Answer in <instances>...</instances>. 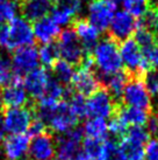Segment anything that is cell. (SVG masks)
Instances as JSON below:
<instances>
[{
	"label": "cell",
	"mask_w": 158,
	"mask_h": 160,
	"mask_svg": "<svg viewBox=\"0 0 158 160\" xmlns=\"http://www.w3.org/2000/svg\"><path fill=\"white\" fill-rule=\"evenodd\" d=\"M91 56L93 66L97 67L99 75H113L122 68L118 42L109 36L98 42L91 53Z\"/></svg>",
	"instance_id": "1"
},
{
	"label": "cell",
	"mask_w": 158,
	"mask_h": 160,
	"mask_svg": "<svg viewBox=\"0 0 158 160\" xmlns=\"http://www.w3.org/2000/svg\"><path fill=\"white\" fill-rule=\"evenodd\" d=\"M118 53L122 64L126 66V71L130 76L142 77L146 71L151 69L149 62L142 53V49L134 39H127L121 42Z\"/></svg>",
	"instance_id": "2"
},
{
	"label": "cell",
	"mask_w": 158,
	"mask_h": 160,
	"mask_svg": "<svg viewBox=\"0 0 158 160\" xmlns=\"http://www.w3.org/2000/svg\"><path fill=\"white\" fill-rule=\"evenodd\" d=\"M84 131L83 128H73L69 132L61 134L56 140L57 160H83L85 157L81 151Z\"/></svg>",
	"instance_id": "3"
},
{
	"label": "cell",
	"mask_w": 158,
	"mask_h": 160,
	"mask_svg": "<svg viewBox=\"0 0 158 160\" xmlns=\"http://www.w3.org/2000/svg\"><path fill=\"white\" fill-rule=\"evenodd\" d=\"M121 104L116 103L105 88L99 89L88 96L86 101V113L91 118H110L115 115Z\"/></svg>",
	"instance_id": "4"
},
{
	"label": "cell",
	"mask_w": 158,
	"mask_h": 160,
	"mask_svg": "<svg viewBox=\"0 0 158 160\" xmlns=\"http://www.w3.org/2000/svg\"><path fill=\"white\" fill-rule=\"evenodd\" d=\"M127 107L142 109L148 112L152 110V102L151 96L149 95L148 90L145 89L142 77L132 76L128 81L126 88L123 90L122 99H121Z\"/></svg>",
	"instance_id": "5"
},
{
	"label": "cell",
	"mask_w": 158,
	"mask_h": 160,
	"mask_svg": "<svg viewBox=\"0 0 158 160\" xmlns=\"http://www.w3.org/2000/svg\"><path fill=\"white\" fill-rule=\"evenodd\" d=\"M58 38H59V41L57 46L59 50V56H62L64 61L69 62L72 66H80L83 63L84 58L88 54L84 50L83 46L73 29L66 28L65 31L61 32Z\"/></svg>",
	"instance_id": "6"
},
{
	"label": "cell",
	"mask_w": 158,
	"mask_h": 160,
	"mask_svg": "<svg viewBox=\"0 0 158 160\" xmlns=\"http://www.w3.org/2000/svg\"><path fill=\"white\" fill-rule=\"evenodd\" d=\"M8 35L5 48L8 50H15L25 46H33L34 42V33L33 26L29 21L23 18H15L9 21Z\"/></svg>",
	"instance_id": "7"
},
{
	"label": "cell",
	"mask_w": 158,
	"mask_h": 160,
	"mask_svg": "<svg viewBox=\"0 0 158 160\" xmlns=\"http://www.w3.org/2000/svg\"><path fill=\"white\" fill-rule=\"evenodd\" d=\"M116 4L112 0H91L87 7L88 22L99 32H105L115 14Z\"/></svg>",
	"instance_id": "8"
},
{
	"label": "cell",
	"mask_w": 158,
	"mask_h": 160,
	"mask_svg": "<svg viewBox=\"0 0 158 160\" xmlns=\"http://www.w3.org/2000/svg\"><path fill=\"white\" fill-rule=\"evenodd\" d=\"M34 119L33 110L27 107L7 109L2 117L5 131L11 134H25Z\"/></svg>",
	"instance_id": "9"
},
{
	"label": "cell",
	"mask_w": 158,
	"mask_h": 160,
	"mask_svg": "<svg viewBox=\"0 0 158 160\" xmlns=\"http://www.w3.org/2000/svg\"><path fill=\"white\" fill-rule=\"evenodd\" d=\"M11 62L15 76L21 78L37 68L40 62L39 50L34 46H25L15 49Z\"/></svg>",
	"instance_id": "10"
},
{
	"label": "cell",
	"mask_w": 158,
	"mask_h": 160,
	"mask_svg": "<svg viewBox=\"0 0 158 160\" xmlns=\"http://www.w3.org/2000/svg\"><path fill=\"white\" fill-rule=\"evenodd\" d=\"M77 123H78V118L71 111L69 103L65 101H61L58 103L57 108L49 117L47 122V128L56 133L64 134L76 128Z\"/></svg>",
	"instance_id": "11"
},
{
	"label": "cell",
	"mask_w": 158,
	"mask_h": 160,
	"mask_svg": "<svg viewBox=\"0 0 158 160\" xmlns=\"http://www.w3.org/2000/svg\"><path fill=\"white\" fill-rule=\"evenodd\" d=\"M138 21L126 11H120L114 14L109 25V38L115 42H123L136 31Z\"/></svg>",
	"instance_id": "12"
},
{
	"label": "cell",
	"mask_w": 158,
	"mask_h": 160,
	"mask_svg": "<svg viewBox=\"0 0 158 160\" xmlns=\"http://www.w3.org/2000/svg\"><path fill=\"white\" fill-rule=\"evenodd\" d=\"M56 154V140L51 133L45 132L33 137L28 148L29 160H51Z\"/></svg>",
	"instance_id": "13"
},
{
	"label": "cell",
	"mask_w": 158,
	"mask_h": 160,
	"mask_svg": "<svg viewBox=\"0 0 158 160\" xmlns=\"http://www.w3.org/2000/svg\"><path fill=\"white\" fill-rule=\"evenodd\" d=\"M49 80L50 75L48 74V71L44 68H36L23 77L22 84L31 98L39 101L40 98H42L45 95Z\"/></svg>",
	"instance_id": "14"
},
{
	"label": "cell",
	"mask_w": 158,
	"mask_h": 160,
	"mask_svg": "<svg viewBox=\"0 0 158 160\" xmlns=\"http://www.w3.org/2000/svg\"><path fill=\"white\" fill-rule=\"evenodd\" d=\"M72 29H73L77 38L80 41L84 50L87 54L92 53L94 47L98 43L100 32L88 22L87 19L84 18L75 19L73 22H72Z\"/></svg>",
	"instance_id": "15"
},
{
	"label": "cell",
	"mask_w": 158,
	"mask_h": 160,
	"mask_svg": "<svg viewBox=\"0 0 158 160\" xmlns=\"http://www.w3.org/2000/svg\"><path fill=\"white\" fill-rule=\"evenodd\" d=\"M73 89L76 93H79L81 96H91L93 92H95L100 88V83L98 81L97 75L94 74L93 68L80 67L75 72V76L72 78Z\"/></svg>",
	"instance_id": "16"
},
{
	"label": "cell",
	"mask_w": 158,
	"mask_h": 160,
	"mask_svg": "<svg viewBox=\"0 0 158 160\" xmlns=\"http://www.w3.org/2000/svg\"><path fill=\"white\" fill-rule=\"evenodd\" d=\"M30 139L28 134H9L2 142V151L7 160H21L27 156Z\"/></svg>",
	"instance_id": "17"
},
{
	"label": "cell",
	"mask_w": 158,
	"mask_h": 160,
	"mask_svg": "<svg viewBox=\"0 0 158 160\" xmlns=\"http://www.w3.org/2000/svg\"><path fill=\"white\" fill-rule=\"evenodd\" d=\"M83 0H65L58 2L51 9V20L58 26L73 22L76 15L81 11Z\"/></svg>",
	"instance_id": "18"
},
{
	"label": "cell",
	"mask_w": 158,
	"mask_h": 160,
	"mask_svg": "<svg viewBox=\"0 0 158 160\" xmlns=\"http://www.w3.org/2000/svg\"><path fill=\"white\" fill-rule=\"evenodd\" d=\"M18 6L23 19L34 22L45 18L53 9L51 0H18Z\"/></svg>",
	"instance_id": "19"
},
{
	"label": "cell",
	"mask_w": 158,
	"mask_h": 160,
	"mask_svg": "<svg viewBox=\"0 0 158 160\" xmlns=\"http://www.w3.org/2000/svg\"><path fill=\"white\" fill-rule=\"evenodd\" d=\"M2 102L4 105L11 108H23L28 102V93L22 84V80L20 77H15V80L6 87L2 91Z\"/></svg>",
	"instance_id": "20"
},
{
	"label": "cell",
	"mask_w": 158,
	"mask_h": 160,
	"mask_svg": "<svg viewBox=\"0 0 158 160\" xmlns=\"http://www.w3.org/2000/svg\"><path fill=\"white\" fill-rule=\"evenodd\" d=\"M34 38L42 45H47L56 40L61 34V27L55 23L50 18L40 19L33 26Z\"/></svg>",
	"instance_id": "21"
},
{
	"label": "cell",
	"mask_w": 158,
	"mask_h": 160,
	"mask_svg": "<svg viewBox=\"0 0 158 160\" xmlns=\"http://www.w3.org/2000/svg\"><path fill=\"white\" fill-rule=\"evenodd\" d=\"M120 119L122 120L124 124L132 125V126H144L148 122V118L150 116V112L137 109L132 107H123L120 105L115 112Z\"/></svg>",
	"instance_id": "22"
},
{
	"label": "cell",
	"mask_w": 158,
	"mask_h": 160,
	"mask_svg": "<svg viewBox=\"0 0 158 160\" xmlns=\"http://www.w3.org/2000/svg\"><path fill=\"white\" fill-rule=\"evenodd\" d=\"M83 131L84 134H86L87 138L105 140L108 133L107 122L102 118H90L85 122Z\"/></svg>",
	"instance_id": "23"
},
{
	"label": "cell",
	"mask_w": 158,
	"mask_h": 160,
	"mask_svg": "<svg viewBox=\"0 0 158 160\" xmlns=\"http://www.w3.org/2000/svg\"><path fill=\"white\" fill-rule=\"evenodd\" d=\"M81 151L85 159L102 160L105 151V140L86 137L81 142Z\"/></svg>",
	"instance_id": "24"
},
{
	"label": "cell",
	"mask_w": 158,
	"mask_h": 160,
	"mask_svg": "<svg viewBox=\"0 0 158 160\" xmlns=\"http://www.w3.org/2000/svg\"><path fill=\"white\" fill-rule=\"evenodd\" d=\"M51 69H53V76H55L53 78H56L59 83L64 85H67L72 82V78L76 72L75 67L64 60H58L51 67Z\"/></svg>",
	"instance_id": "25"
},
{
	"label": "cell",
	"mask_w": 158,
	"mask_h": 160,
	"mask_svg": "<svg viewBox=\"0 0 158 160\" xmlns=\"http://www.w3.org/2000/svg\"><path fill=\"white\" fill-rule=\"evenodd\" d=\"M138 25L149 31L158 41V6H149Z\"/></svg>",
	"instance_id": "26"
},
{
	"label": "cell",
	"mask_w": 158,
	"mask_h": 160,
	"mask_svg": "<svg viewBox=\"0 0 158 160\" xmlns=\"http://www.w3.org/2000/svg\"><path fill=\"white\" fill-rule=\"evenodd\" d=\"M134 40L142 49V53H148L150 49H152L158 43V41L149 31H146L142 26L137 25L136 31L134 32Z\"/></svg>",
	"instance_id": "27"
},
{
	"label": "cell",
	"mask_w": 158,
	"mask_h": 160,
	"mask_svg": "<svg viewBox=\"0 0 158 160\" xmlns=\"http://www.w3.org/2000/svg\"><path fill=\"white\" fill-rule=\"evenodd\" d=\"M58 58H59V50H58L57 43L50 42L40 48L39 58L43 63L44 67L51 68L58 61Z\"/></svg>",
	"instance_id": "28"
},
{
	"label": "cell",
	"mask_w": 158,
	"mask_h": 160,
	"mask_svg": "<svg viewBox=\"0 0 158 160\" xmlns=\"http://www.w3.org/2000/svg\"><path fill=\"white\" fill-rule=\"evenodd\" d=\"M124 11L134 18H142L149 8V0H123Z\"/></svg>",
	"instance_id": "29"
},
{
	"label": "cell",
	"mask_w": 158,
	"mask_h": 160,
	"mask_svg": "<svg viewBox=\"0 0 158 160\" xmlns=\"http://www.w3.org/2000/svg\"><path fill=\"white\" fill-rule=\"evenodd\" d=\"M15 77L11 60L6 56H0V87H8Z\"/></svg>",
	"instance_id": "30"
},
{
	"label": "cell",
	"mask_w": 158,
	"mask_h": 160,
	"mask_svg": "<svg viewBox=\"0 0 158 160\" xmlns=\"http://www.w3.org/2000/svg\"><path fill=\"white\" fill-rule=\"evenodd\" d=\"M18 8V0H0V23L12 21Z\"/></svg>",
	"instance_id": "31"
},
{
	"label": "cell",
	"mask_w": 158,
	"mask_h": 160,
	"mask_svg": "<svg viewBox=\"0 0 158 160\" xmlns=\"http://www.w3.org/2000/svg\"><path fill=\"white\" fill-rule=\"evenodd\" d=\"M145 89L148 90L150 96L155 99H158V70L157 69H150L142 76Z\"/></svg>",
	"instance_id": "32"
},
{
	"label": "cell",
	"mask_w": 158,
	"mask_h": 160,
	"mask_svg": "<svg viewBox=\"0 0 158 160\" xmlns=\"http://www.w3.org/2000/svg\"><path fill=\"white\" fill-rule=\"evenodd\" d=\"M102 160H127V158L121 151L118 142H116L115 140L105 139V151H104Z\"/></svg>",
	"instance_id": "33"
},
{
	"label": "cell",
	"mask_w": 158,
	"mask_h": 160,
	"mask_svg": "<svg viewBox=\"0 0 158 160\" xmlns=\"http://www.w3.org/2000/svg\"><path fill=\"white\" fill-rule=\"evenodd\" d=\"M124 137L143 146L150 140V133L143 126H132L130 129H128Z\"/></svg>",
	"instance_id": "34"
},
{
	"label": "cell",
	"mask_w": 158,
	"mask_h": 160,
	"mask_svg": "<svg viewBox=\"0 0 158 160\" xmlns=\"http://www.w3.org/2000/svg\"><path fill=\"white\" fill-rule=\"evenodd\" d=\"M69 103V107H70L71 111L76 115L77 118H84L86 117V101L85 97L79 95V93H73L70 98V102Z\"/></svg>",
	"instance_id": "35"
},
{
	"label": "cell",
	"mask_w": 158,
	"mask_h": 160,
	"mask_svg": "<svg viewBox=\"0 0 158 160\" xmlns=\"http://www.w3.org/2000/svg\"><path fill=\"white\" fill-rule=\"evenodd\" d=\"M107 128H108V132H110L114 137L118 138V140L122 139L128 131L127 125L124 124L116 115L110 117L109 123H107Z\"/></svg>",
	"instance_id": "36"
},
{
	"label": "cell",
	"mask_w": 158,
	"mask_h": 160,
	"mask_svg": "<svg viewBox=\"0 0 158 160\" xmlns=\"http://www.w3.org/2000/svg\"><path fill=\"white\" fill-rule=\"evenodd\" d=\"M144 156L146 160H158V139H150L145 144Z\"/></svg>",
	"instance_id": "37"
},
{
	"label": "cell",
	"mask_w": 158,
	"mask_h": 160,
	"mask_svg": "<svg viewBox=\"0 0 158 160\" xmlns=\"http://www.w3.org/2000/svg\"><path fill=\"white\" fill-rule=\"evenodd\" d=\"M47 126L41 122V120L36 119L34 118L33 122H31L30 126H29V129H28V136H31V137H36V136H40V134H43L45 133L47 131Z\"/></svg>",
	"instance_id": "38"
},
{
	"label": "cell",
	"mask_w": 158,
	"mask_h": 160,
	"mask_svg": "<svg viewBox=\"0 0 158 160\" xmlns=\"http://www.w3.org/2000/svg\"><path fill=\"white\" fill-rule=\"evenodd\" d=\"M146 61L149 62L151 69H157L158 70V43L152 49H150L148 53L143 54Z\"/></svg>",
	"instance_id": "39"
},
{
	"label": "cell",
	"mask_w": 158,
	"mask_h": 160,
	"mask_svg": "<svg viewBox=\"0 0 158 160\" xmlns=\"http://www.w3.org/2000/svg\"><path fill=\"white\" fill-rule=\"evenodd\" d=\"M7 35H8V27L5 23H0V47L5 48L7 42Z\"/></svg>",
	"instance_id": "40"
},
{
	"label": "cell",
	"mask_w": 158,
	"mask_h": 160,
	"mask_svg": "<svg viewBox=\"0 0 158 160\" xmlns=\"http://www.w3.org/2000/svg\"><path fill=\"white\" fill-rule=\"evenodd\" d=\"M5 134V129H4V125H2V118H0V142L2 140Z\"/></svg>",
	"instance_id": "41"
},
{
	"label": "cell",
	"mask_w": 158,
	"mask_h": 160,
	"mask_svg": "<svg viewBox=\"0 0 158 160\" xmlns=\"http://www.w3.org/2000/svg\"><path fill=\"white\" fill-rule=\"evenodd\" d=\"M2 108H4V102H2V92L0 91V112L2 111Z\"/></svg>",
	"instance_id": "42"
},
{
	"label": "cell",
	"mask_w": 158,
	"mask_h": 160,
	"mask_svg": "<svg viewBox=\"0 0 158 160\" xmlns=\"http://www.w3.org/2000/svg\"><path fill=\"white\" fill-rule=\"evenodd\" d=\"M112 1H114L115 4L118 5V2H121V1H123V0H112Z\"/></svg>",
	"instance_id": "43"
},
{
	"label": "cell",
	"mask_w": 158,
	"mask_h": 160,
	"mask_svg": "<svg viewBox=\"0 0 158 160\" xmlns=\"http://www.w3.org/2000/svg\"><path fill=\"white\" fill-rule=\"evenodd\" d=\"M56 4H58V2H62V1H65V0H53Z\"/></svg>",
	"instance_id": "44"
},
{
	"label": "cell",
	"mask_w": 158,
	"mask_h": 160,
	"mask_svg": "<svg viewBox=\"0 0 158 160\" xmlns=\"http://www.w3.org/2000/svg\"><path fill=\"white\" fill-rule=\"evenodd\" d=\"M156 136H157V138H158V131H157V133H156Z\"/></svg>",
	"instance_id": "45"
},
{
	"label": "cell",
	"mask_w": 158,
	"mask_h": 160,
	"mask_svg": "<svg viewBox=\"0 0 158 160\" xmlns=\"http://www.w3.org/2000/svg\"><path fill=\"white\" fill-rule=\"evenodd\" d=\"M83 160H88V159H83Z\"/></svg>",
	"instance_id": "46"
},
{
	"label": "cell",
	"mask_w": 158,
	"mask_h": 160,
	"mask_svg": "<svg viewBox=\"0 0 158 160\" xmlns=\"http://www.w3.org/2000/svg\"><path fill=\"white\" fill-rule=\"evenodd\" d=\"M142 160H143V159H142Z\"/></svg>",
	"instance_id": "47"
}]
</instances>
